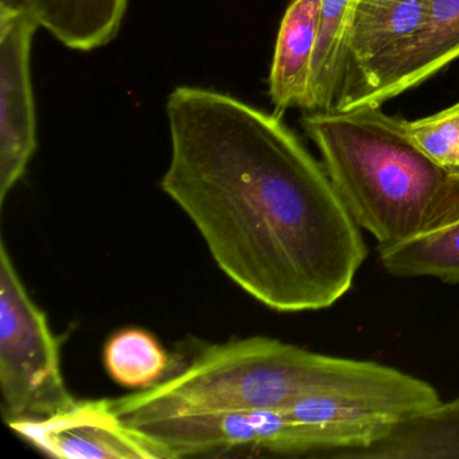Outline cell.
I'll return each instance as SVG.
<instances>
[{"label": "cell", "mask_w": 459, "mask_h": 459, "mask_svg": "<svg viewBox=\"0 0 459 459\" xmlns=\"http://www.w3.org/2000/svg\"><path fill=\"white\" fill-rule=\"evenodd\" d=\"M381 265L394 278L439 279L459 284V220L394 246L377 247Z\"/></svg>", "instance_id": "cell-14"}, {"label": "cell", "mask_w": 459, "mask_h": 459, "mask_svg": "<svg viewBox=\"0 0 459 459\" xmlns=\"http://www.w3.org/2000/svg\"><path fill=\"white\" fill-rule=\"evenodd\" d=\"M411 376L377 362L249 337L208 346L177 375L111 402L131 424L178 413L287 408L308 394L391 388Z\"/></svg>", "instance_id": "cell-3"}, {"label": "cell", "mask_w": 459, "mask_h": 459, "mask_svg": "<svg viewBox=\"0 0 459 459\" xmlns=\"http://www.w3.org/2000/svg\"><path fill=\"white\" fill-rule=\"evenodd\" d=\"M345 459H459V396L403 419Z\"/></svg>", "instance_id": "cell-11"}, {"label": "cell", "mask_w": 459, "mask_h": 459, "mask_svg": "<svg viewBox=\"0 0 459 459\" xmlns=\"http://www.w3.org/2000/svg\"><path fill=\"white\" fill-rule=\"evenodd\" d=\"M0 7H21V0H0Z\"/></svg>", "instance_id": "cell-17"}, {"label": "cell", "mask_w": 459, "mask_h": 459, "mask_svg": "<svg viewBox=\"0 0 459 459\" xmlns=\"http://www.w3.org/2000/svg\"><path fill=\"white\" fill-rule=\"evenodd\" d=\"M351 219L394 246L459 220V174L429 160L380 107L306 112L300 120Z\"/></svg>", "instance_id": "cell-2"}, {"label": "cell", "mask_w": 459, "mask_h": 459, "mask_svg": "<svg viewBox=\"0 0 459 459\" xmlns=\"http://www.w3.org/2000/svg\"><path fill=\"white\" fill-rule=\"evenodd\" d=\"M322 0H292L284 13L268 77L275 112L310 111L311 69L321 25Z\"/></svg>", "instance_id": "cell-9"}, {"label": "cell", "mask_w": 459, "mask_h": 459, "mask_svg": "<svg viewBox=\"0 0 459 459\" xmlns=\"http://www.w3.org/2000/svg\"><path fill=\"white\" fill-rule=\"evenodd\" d=\"M429 9V0H359L348 34L349 79L365 64L418 33Z\"/></svg>", "instance_id": "cell-12"}, {"label": "cell", "mask_w": 459, "mask_h": 459, "mask_svg": "<svg viewBox=\"0 0 459 459\" xmlns=\"http://www.w3.org/2000/svg\"><path fill=\"white\" fill-rule=\"evenodd\" d=\"M400 125L429 160L451 173L459 174V101L429 117L400 119Z\"/></svg>", "instance_id": "cell-16"}, {"label": "cell", "mask_w": 459, "mask_h": 459, "mask_svg": "<svg viewBox=\"0 0 459 459\" xmlns=\"http://www.w3.org/2000/svg\"><path fill=\"white\" fill-rule=\"evenodd\" d=\"M459 60V0H429L423 28L357 69L340 108L381 107Z\"/></svg>", "instance_id": "cell-6"}, {"label": "cell", "mask_w": 459, "mask_h": 459, "mask_svg": "<svg viewBox=\"0 0 459 459\" xmlns=\"http://www.w3.org/2000/svg\"><path fill=\"white\" fill-rule=\"evenodd\" d=\"M128 426L154 439L173 459L247 448L292 456L318 451L307 427L286 408L178 413Z\"/></svg>", "instance_id": "cell-5"}, {"label": "cell", "mask_w": 459, "mask_h": 459, "mask_svg": "<svg viewBox=\"0 0 459 459\" xmlns=\"http://www.w3.org/2000/svg\"><path fill=\"white\" fill-rule=\"evenodd\" d=\"M39 23L23 7H0V204L37 149L31 48Z\"/></svg>", "instance_id": "cell-7"}, {"label": "cell", "mask_w": 459, "mask_h": 459, "mask_svg": "<svg viewBox=\"0 0 459 459\" xmlns=\"http://www.w3.org/2000/svg\"><path fill=\"white\" fill-rule=\"evenodd\" d=\"M359 0H322L321 25L311 69L308 112L340 108L349 80L348 34Z\"/></svg>", "instance_id": "cell-13"}, {"label": "cell", "mask_w": 459, "mask_h": 459, "mask_svg": "<svg viewBox=\"0 0 459 459\" xmlns=\"http://www.w3.org/2000/svg\"><path fill=\"white\" fill-rule=\"evenodd\" d=\"M160 341L146 330H120L104 348V365L115 383L126 388L147 389L160 383L169 368Z\"/></svg>", "instance_id": "cell-15"}, {"label": "cell", "mask_w": 459, "mask_h": 459, "mask_svg": "<svg viewBox=\"0 0 459 459\" xmlns=\"http://www.w3.org/2000/svg\"><path fill=\"white\" fill-rule=\"evenodd\" d=\"M128 0H21V7L58 42L77 52L111 44L122 26Z\"/></svg>", "instance_id": "cell-10"}, {"label": "cell", "mask_w": 459, "mask_h": 459, "mask_svg": "<svg viewBox=\"0 0 459 459\" xmlns=\"http://www.w3.org/2000/svg\"><path fill=\"white\" fill-rule=\"evenodd\" d=\"M166 117L171 152L160 189L233 283L281 313L330 307L351 289L367 244L281 114L182 85Z\"/></svg>", "instance_id": "cell-1"}, {"label": "cell", "mask_w": 459, "mask_h": 459, "mask_svg": "<svg viewBox=\"0 0 459 459\" xmlns=\"http://www.w3.org/2000/svg\"><path fill=\"white\" fill-rule=\"evenodd\" d=\"M9 427L53 458L173 459L154 439L128 426L108 399H76L49 418L15 421Z\"/></svg>", "instance_id": "cell-8"}, {"label": "cell", "mask_w": 459, "mask_h": 459, "mask_svg": "<svg viewBox=\"0 0 459 459\" xmlns=\"http://www.w3.org/2000/svg\"><path fill=\"white\" fill-rule=\"evenodd\" d=\"M0 408L7 424L47 419L74 402L44 311L0 246Z\"/></svg>", "instance_id": "cell-4"}]
</instances>
